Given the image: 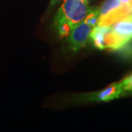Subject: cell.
I'll return each mask as SVG.
<instances>
[{"label": "cell", "instance_id": "cell-1", "mask_svg": "<svg viewBox=\"0 0 132 132\" xmlns=\"http://www.w3.org/2000/svg\"><path fill=\"white\" fill-rule=\"evenodd\" d=\"M90 10L87 0H64L54 20L59 36L68 38L72 29L85 20Z\"/></svg>", "mask_w": 132, "mask_h": 132}, {"label": "cell", "instance_id": "cell-2", "mask_svg": "<svg viewBox=\"0 0 132 132\" xmlns=\"http://www.w3.org/2000/svg\"><path fill=\"white\" fill-rule=\"evenodd\" d=\"M89 40L95 47L101 50H118L125 46L114 34L110 27L95 26L91 31Z\"/></svg>", "mask_w": 132, "mask_h": 132}, {"label": "cell", "instance_id": "cell-3", "mask_svg": "<svg viewBox=\"0 0 132 132\" xmlns=\"http://www.w3.org/2000/svg\"><path fill=\"white\" fill-rule=\"evenodd\" d=\"M93 28L92 26L83 21L72 29L68 37V41L73 51L78 52L85 46L90 38Z\"/></svg>", "mask_w": 132, "mask_h": 132}, {"label": "cell", "instance_id": "cell-4", "mask_svg": "<svg viewBox=\"0 0 132 132\" xmlns=\"http://www.w3.org/2000/svg\"><path fill=\"white\" fill-rule=\"evenodd\" d=\"M114 34L126 46L132 40V14L110 26Z\"/></svg>", "mask_w": 132, "mask_h": 132}, {"label": "cell", "instance_id": "cell-5", "mask_svg": "<svg viewBox=\"0 0 132 132\" xmlns=\"http://www.w3.org/2000/svg\"><path fill=\"white\" fill-rule=\"evenodd\" d=\"M123 88L121 81L109 85L108 87L90 95V100L98 101H109L119 98L123 93Z\"/></svg>", "mask_w": 132, "mask_h": 132}, {"label": "cell", "instance_id": "cell-6", "mask_svg": "<svg viewBox=\"0 0 132 132\" xmlns=\"http://www.w3.org/2000/svg\"><path fill=\"white\" fill-rule=\"evenodd\" d=\"M100 14H99L98 7L96 8H90V11L87 14L84 21L87 24H90L93 27H95L98 24Z\"/></svg>", "mask_w": 132, "mask_h": 132}, {"label": "cell", "instance_id": "cell-7", "mask_svg": "<svg viewBox=\"0 0 132 132\" xmlns=\"http://www.w3.org/2000/svg\"><path fill=\"white\" fill-rule=\"evenodd\" d=\"M123 91L132 92V74L125 78L122 81Z\"/></svg>", "mask_w": 132, "mask_h": 132}, {"label": "cell", "instance_id": "cell-8", "mask_svg": "<svg viewBox=\"0 0 132 132\" xmlns=\"http://www.w3.org/2000/svg\"><path fill=\"white\" fill-rule=\"evenodd\" d=\"M61 0H51V6H54V5H57Z\"/></svg>", "mask_w": 132, "mask_h": 132}, {"label": "cell", "instance_id": "cell-9", "mask_svg": "<svg viewBox=\"0 0 132 132\" xmlns=\"http://www.w3.org/2000/svg\"><path fill=\"white\" fill-rule=\"evenodd\" d=\"M87 1H88V0H87Z\"/></svg>", "mask_w": 132, "mask_h": 132}]
</instances>
